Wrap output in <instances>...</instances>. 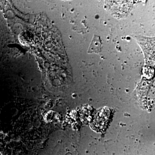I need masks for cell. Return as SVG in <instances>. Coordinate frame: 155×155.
Returning <instances> with one entry per match:
<instances>
[{
	"instance_id": "obj_1",
	"label": "cell",
	"mask_w": 155,
	"mask_h": 155,
	"mask_svg": "<svg viewBox=\"0 0 155 155\" xmlns=\"http://www.w3.org/2000/svg\"><path fill=\"white\" fill-rule=\"evenodd\" d=\"M110 115L109 109L104 108L97 114L91 123V127L94 130L100 131L105 128L109 121Z\"/></svg>"
}]
</instances>
